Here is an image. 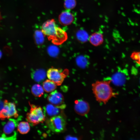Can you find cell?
Segmentation results:
<instances>
[{
	"instance_id": "obj_1",
	"label": "cell",
	"mask_w": 140,
	"mask_h": 140,
	"mask_svg": "<svg viewBox=\"0 0 140 140\" xmlns=\"http://www.w3.org/2000/svg\"><path fill=\"white\" fill-rule=\"evenodd\" d=\"M41 31L47 37L48 39L54 44L60 45L67 39V33L58 27L53 19L45 22L42 26Z\"/></svg>"
},
{
	"instance_id": "obj_2",
	"label": "cell",
	"mask_w": 140,
	"mask_h": 140,
	"mask_svg": "<svg viewBox=\"0 0 140 140\" xmlns=\"http://www.w3.org/2000/svg\"><path fill=\"white\" fill-rule=\"evenodd\" d=\"M110 80L97 81L92 84V90L96 101L106 104L114 96Z\"/></svg>"
},
{
	"instance_id": "obj_3",
	"label": "cell",
	"mask_w": 140,
	"mask_h": 140,
	"mask_svg": "<svg viewBox=\"0 0 140 140\" xmlns=\"http://www.w3.org/2000/svg\"><path fill=\"white\" fill-rule=\"evenodd\" d=\"M30 108L29 112L26 114L27 121L33 125H36L45 121V117L42 108L39 106H36L29 102Z\"/></svg>"
},
{
	"instance_id": "obj_4",
	"label": "cell",
	"mask_w": 140,
	"mask_h": 140,
	"mask_svg": "<svg viewBox=\"0 0 140 140\" xmlns=\"http://www.w3.org/2000/svg\"><path fill=\"white\" fill-rule=\"evenodd\" d=\"M46 123L52 132L59 133L65 130L66 121L63 116L60 115L51 117L47 120Z\"/></svg>"
},
{
	"instance_id": "obj_5",
	"label": "cell",
	"mask_w": 140,
	"mask_h": 140,
	"mask_svg": "<svg viewBox=\"0 0 140 140\" xmlns=\"http://www.w3.org/2000/svg\"><path fill=\"white\" fill-rule=\"evenodd\" d=\"M18 116L15 103L4 100L3 107L0 110V119L4 120L12 117L16 118Z\"/></svg>"
},
{
	"instance_id": "obj_6",
	"label": "cell",
	"mask_w": 140,
	"mask_h": 140,
	"mask_svg": "<svg viewBox=\"0 0 140 140\" xmlns=\"http://www.w3.org/2000/svg\"><path fill=\"white\" fill-rule=\"evenodd\" d=\"M68 74L69 71L67 69L62 71L57 69L52 68L49 69L47 73L48 79L58 86L62 84Z\"/></svg>"
},
{
	"instance_id": "obj_7",
	"label": "cell",
	"mask_w": 140,
	"mask_h": 140,
	"mask_svg": "<svg viewBox=\"0 0 140 140\" xmlns=\"http://www.w3.org/2000/svg\"><path fill=\"white\" fill-rule=\"evenodd\" d=\"M74 109L78 114L84 116L89 112L90 107L88 103L86 101L82 100H78L75 102Z\"/></svg>"
},
{
	"instance_id": "obj_8",
	"label": "cell",
	"mask_w": 140,
	"mask_h": 140,
	"mask_svg": "<svg viewBox=\"0 0 140 140\" xmlns=\"http://www.w3.org/2000/svg\"><path fill=\"white\" fill-rule=\"evenodd\" d=\"M65 107L64 104L60 106H56L50 103L47 105L44 109L47 115L52 117L60 115Z\"/></svg>"
},
{
	"instance_id": "obj_9",
	"label": "cell",
	"mask_w": 140,
	"mask_h": 140,
	"mask_svg": "<svg viewBox=\"0 0 140 140\" xmlns=\"http://www.w3.org/2000/svg\"><path fill=\"white\" fill-rule=\"evenodd\" d=\"M47 100L51 104L55 106H60L64 104L63 95L57 90L52 92L47 97Z\"/></svg>"
},
{
	"instance_id": "obj_10",
	"label": "cell",
	"mask_w": 140,
	"mask_h": 140,
	"mask_svg": "<svg viewBox=\"0 0 140 140\" xmlns=\"http://www.w3.org/2000/svg\"><path fill=\"white\" fill-rule=\"evenodd\" d=\"M73 15L69 11L62 12L60 15L59 20L60 23L62 25L67 26L71 24L74 20Z\"/></svg>"
},
{
	"instance_id": "obj_11",
	"label": "cell",
	"mask_w": 140,
	"mask_h": 140,
	"mask_svg": "<svg viewBox=\"0 0 140 140\" xmlns=\"http://www.w3.org/2000/svg\"><path fill=\"white\" fill-rule=\"evenodd\" d=\"M89 39L90 43L95 46H97L101 44L103 41V35L99 32L92 34L90 37Z\"/></svg>"
},
{
	"instance_id": "obj_12",
	"label": "cell",
	"mask_w": 140,
	"mask_h": 140,
	"mask_svg": "<svg viewBox=\"0 0 140 140\" xmlns=\"http://www.w3.org/2000/svg\"><path fill=\"white\" fill-rule=\"evenodd\" d=\"M16 120L13 119L9 120L5 124L3 128V131L6 134L9 135L14 133L17 126Z\"/></svg>"
},
{
	"instance_id": "obj_13",
	"label": "cell",
	"mask_w": 140,
	"mask_h": 140,
	"mask_svg": "<svg viewBox=\"0 0 140 140\" xmlns=\"http://www.w3.org/2000/svg\"><path fill=\"white\" fill-rule=\"evenodd\" d=\"M32 79L37 82H41L46 78V73L45 71L42 69H37L33 72L31 75Z\"/></svg>"
},
{
	"instance_id": "obj_14",
	"label": "cell",
	"mask_w": 140,
	"mask_h": 140,
	"mask_svg": "<svg viewBox=\"0 0 140 140\" xmlns=\"http://www.w3.org/2000/svg\"><path fill=\"white\" fill-rule=\"evenodd\" d=\"M56 84L50 80H47L43 83V87L44 90L47 93L52 92L56 88Z\"/></svg>"
},
{
	"instance_id": "obj_15",
	"label": "cell",
	"mask_w": 140,
	"mask_h": 140,
	"mask_svg": "<svg viewBox=\"0 0 140 140\" xmlns=\"http://www.w3.org/2000/svg\"><path fill=\"white\" fill-rule=\"evenodd\" d=\"M30 130V127L27 122H21L17 125V131L20 134H26Z\"/></svg>"
},
{
	"instance_id": "obj_16",
	"label": "cell",
	"mask_w": 140,
	"mask_h": 140,
	"mask_svg": "<svg viewBox=\"0 0 140 140\" xmlns=\"http://www.w3.org/2000/svg\"><path fill=\"white\" fill-rule=\"evenodd\" d=\"M44 89L40 85L35 84L32 86L31 91L32 94L35 96L39 97L41 96L44 93Z\"/></svg>"
},
{
	"instance_id": "obj_17",
	"label": "cell",
	"mask_w": 140,
	"mask_h": 140,
	"mask_svg": "<svg viewBox=\"0 0 140 140\" xmlns=\"http://www.w3.org/2000/svg\"><path fill=\"white\" fill-rule=\"evenodd\" d=\"M44 34L41 30H36L34 33V38L36 44L38 45L42 44L44 41Z\"/></svg>"
},
{
	"instance_id": "obj_18",
	"label": "cell",
	"mask_w": 140,
	"mask_h": 140,
	"mask_svg": "<svg viewBox=\"0 0 140 140\" xmlns=\"http://www.w3.org/2000/svg\"><path fill=\"white\" fill-rule=\"evenodd\" d=\"M76 2L75 0H65L64 6L67 10H71L74 8L76 6Z\"/></svg>"
},
{
	"instance_id": "obj_19",
	"label": "cell",
	"mask_w": 140,
	"mask_h": 140,
	"mask_svg": "<svg viewBox=\"0 0 140 140\" xmlns=\"http://www.w3.org/2000/svg\"><path fill=\"white\" fill-rule=\"evenodd\" d=\"M47 51L49 54L53 57L56 56L59 52L58 48L55 46L52 45L48 47Z\"/></svg>"
},
{
	"instance_id": "obj_20",
	"label": "cell",
	"mask_w": 140,
	"mask_h": 140,
	"mask_svg": "<svg viewBox=\"0 0 140 140\" xmlns=\"http://www.w3.org/2000/svg\"><path fill=\"white\" fill-rule=\"evenodd\" d=\"M130 57L140 66V51H134L132 53Z\"/></svg>"
},
{
	"instance_id": "obj_21",
	"label": "cell",
	"mask_w": 140,
	"mask_h": 140,
	"mask_svg": "<svg viewBox=\"0 0 140 140\" xmlns=\"http://www.w3.org/2000/svg\"><path fill=\"white\" fill-rule=\"evenodd\" d=\"M77 36L78 38L80 39H85L88 37L87 33L85 31L82 30H80L78 32Z\"/></svg>"
},
{
	"instance_id": "obj_22",
	"label": "cell",
	"mask_w": 140,
	"mask_h": 140,
	"mask_svg": "<svg viewBox=\"0 0 140 140\" xmlns=\"http://www.w3.org/2000/svg\"><path fill=\"white\" fill-rule=\"evenodd\" d=\"M66 139H77V138L70 136H67L66 137Z\"/></svg>"
},
{
	"instance_id": "obj_23",
	"label": "cell",
	"mask_w": 140,
	"mask_h": 140,
	"mask_svg": "<svg viewBox=\"0 0 140 140\" xmlns=\"http://www.w3.org/2000/svg\"><path fill=\"white\" fill-rule=\"evenodd\" d=\"M2 56V53L1 51L0 50V59L1 58Z\"/></svg>"
},
{
	"instance_id": "obj_24",
	"label": "cell",
	"mask_w": 140,
	"mask_h": 140,
	"mask_svg": "<svg viewBox=\"0 0 140 140\" xmlns=\"http://www.w3.org/2000/svg\"><path fill=\"white\" fill-rule=\"evenodd\" d=\"M1 13H0V20H1Z\"/></svg>"
}]
</instances>
